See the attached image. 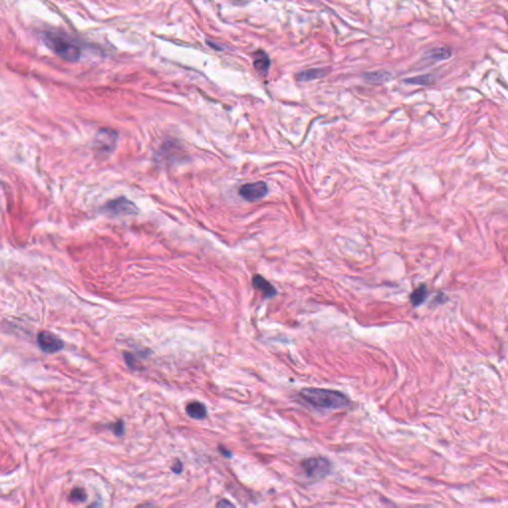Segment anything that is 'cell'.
<instances>
[{"mask_svg":"<svg viewBox=\"0 0 508 508\" xmlns=\"http://www.w3.org/2000/svg\"><path fill=\"white\" fill-rule=\"evenodd\" d=\"M300 396L306 403L320 410H341L350 405L349 398L337 390L304 388Z\"/></svg>","mask_w":508,"mask_h":508,"instance_id":"6da1fadb","label":"cell"},{"mask_svg":"<svg viewBox=\"0 0 508 508\" xmlns=\"http://www.w3.org/2000/svg\"><path fill=\"white\" fill-rule=\"evenodd\" d=\"M44 42L57 56L68 62H77L80 58V47L71 37L62 32H46Z\"/></svg>","mask_w":508,"mask_h":508,"instance_id":"7a4b0ae2","label":"cell"},{"mask_svg":"<svg viewBox=\"0 0 508 508\" xmlns=\"http://www.w3.org/2000/svg\"><path fill=\"white\" fill-rule=\"evenodd\" d=\"M331 463L325 458H310L304 460L302 463V469L306 473L308 478L314 480H321L327 477L331 472Z\"/></svg>","mask_w":508,"mask_h":508,"instance_id":"3957f363","label":"cell"},{"mask_svg":"<svg viewBox=\"0 0 508 508\" xmlns=\"http://www.w3.org/2000/svg\"><path fill=\"white\" fill-rule=\"evenodd\" d=\"M117 142V134L114 130L110 128L100 129L95 135L93 147L96 151L107 154L111 153L116 146Z\"/></svg>","mask_w":508,"mask_h":508,"instance_id":"277c9868","label":"cell"},{"mask_svg":"<svg viewBox=\"0 0 508 508\" xmlns=\"http://www.w3.org/2000/svg\"><path fill=\"white\" fill-rule=\"evenodd\" d=\"M268 194V187L264 182H255L245 184L240 187L239 195L248 202H257L262 200Z\"/></svg>","mask_w":508,"mask_h":508,"instance_id":"5b68a950","label":"cell"},{"mask_svg":"<svg viewBox=\"0 0 508 508\" xmlns=\"http://www.w3.org/2000/svg\"><path fill=\"white\" fill-rule=\"evenodd\" d=\"M37 343L42 352L46 354H55L63 350L64 343L57 336L50 332H40L37 336Z\"/></svg>","mask_w":508,"mask_h":508,"instance_id":"8992f818","label":"cell"},{"mask_svg":"<svg viewBox=\"0 0 508 508\" xmlns=\"http://www.w3.org/2000/svg\"><path fill=\"white\" fill-rule=\"evenodd\" d=\"M105 212L116 216H126V215H134L136 213V207L134 204L125 198H120L108 202L104 207Z\"/></svg>","mask_w":508,"mask_h":508,"instance_id":"52a82bcc","label":"cell"},{"mask_svg":"<svg viewBox=\"0 0 508 508\" xmlns=\"http://www.w3.org/2000/svg\"><path fill=\"white\" fill-rule=\"evenodd\" d=\"M252 283H253V286L255 289L262 292L264 294V296L267 298L274 297L277 294V291L275 289V287L261 275H258V274L255 275L253 277Z\"/></svg>","mask_w":508,"mask_h":508,"instance_id":"ba28073f","label":"cell"},{"mask_svg":"<svg viewBox=\"0 0 508 508\" xmlns=\"http://www.w3.org/2000/svg\"><path fill=\"white\" fill-rule=\"evenodd\" d=\"M186 412L191 418L196 420H203L208 415L207 407L203 403L198 401L189 403L186 407Z\"/></svg>","mask_w":508,"mask_h":508,"instance_id":"9c48e42d","label":"cell"},{"mask_svg":"<svg viewBox=\"0 0 508 508\" xmlns=\"http://www.w3.org/2000/svg\"><path fill=\"white\" fill-rule=\"evenodd\" d=\"M253 66L257 73L263 76H266L268 71H269V68H270V60L264 52L259 51L256 53V55L254 57Z\"/></svg>","mask_w":508,"mask_h":508,"instance_id":"30bf717a","label":"cell"},{"mask_svg":"<svg viewBox=\"0 0 508 508\" xmlns=\"http://www.w3.org/2000/svg\"><path fill=\"white\" fill-rule=\"evenodd\" d=\"M328 73H329V70L324 69V68L309 69V70H306V71H303V72L298 73L297 79L299 81H310V80L322 78L325 75H327Z\"/></svg>","mask_w":508,"mask_h":508,"instance_id":"8fae6325","label":"cell"},{"mask_svg":"<svg viewBox=\"0 0 508 508\" xmlns=\"http://www.w3.org/2000/svg\"><path fill=\"white\" fill-rule=\"evenodd\" d=\"M427 297H428L427 287L425 285H421L416 290L413 291V293L410 296V301L415 307H418L424 303Z\"/></svg>","mask_w":508,"mask_h":508,"instance_id":"7c38bea8","label":"cell"},{"mask_svg":"<svg viewBox=\"0 0 508 508\" xmlns=\"http://www.w3.org/2000/svg\"><path fill=\"white\" fill-rule=\"evenodd\" d=\"M391 77V74L388 72H374V73H366L364 78L371 83H381L388 80Z\"/></svg>","mask_w":508,"mask_h":508,"instance_id":"4fadbf2b","label":"cell"},{"mask_svg":"<svg viewBox=\"0 0 508 508\" xmlns=\"http://www.w3.org/2000/svg\"><path fill=\"white\" fill-rule=\"evenodd\" d=\"M428 55H429V58L433 59L434 61H442V60L449 59L451 57L452 53L448 49L441 48V49H435V50L431 51Z\"/></svg>","mask_w":508,"mask_h":508,"instance_id":"5bb4252c","label":"cell"},{"mask_svg":"<svg viewBox=\"0 0 508 508\" xmlns=\"http://www.w3.org/2000/svg\"><path fill=\"white\" fill-rule=\"evenodd\" d=\"M433 81H434V77L431 74H425V75H420V76H416V77H412V78L406 79V82H408V83L421 84V85L431 84Z\"/></svg>","mask_w":508,"mask_h":508,"instance_id":"9a60e30c","label":"cell"},{"mask_svg":"<svg viewBox=\"0 0 508 508\" xmlns=\"http://www.w3.org/2000/svg\"><path fill=\"white\" fill-rule=\"evenodd\" d=\"M71 499L73 502H80L83 503L86 500V495L82 489H73L71 492Z\"/></svg>","mask_w":508,"mask_h":508,"instance_id":"2e32d148","label":"cell"},{"mask_svg":"<svg viewBox=\"0 0 508 508\" xmlns=\"http://www.w3.org/2000/svg\"><path fill=\"white\" fill-rule=\"evenodd\" d=\"M112 428H113L112 431L117 437H121L124 434V423L121 420L118 421L116 424L112 425Z\"/></svg>","mask_w":508,"mask_h":508,"instance_id":"e0dca14e","label":"cell"},{"mask_svg":"<svg viewBox=\"0 0 508 508\" xmlns=\"http://www.w3.org/2000/svg\"><path fill=\"white\" fill-rule=\"evenodd\" d=\"M124 357H125V358H124V359H125V362H126L127 365H128L129 367H131V368H133V369H138V367H137V365H136V364H137V362H136V360L133 358V356H131V355H130V354H128V353H127V354L125 353V354H124Z\"/></svg>","mask_w":508,"mask_h":508,"instance_id":"ac0fdd59","label":"cell"},{"mask_svg":"<svg viewBox=\"0 0 508 508\" xmlns=\"http://www.w3.org/2000/svg\"><path fill=\"white\" fill-rule=\"evenodd\" d=\"M172 471H173L174 473H176V474H181V473H182V471H183V465H182V463H181V462H179V461H177V462L174 464V466H172Z\"/></svg>","mask_w":508,"mask_h":508,"instance_id":"d6986e66","label":"cell"},{"mask_svg":"<svg viewBox=\"0 0 508 508\" xmlns=\"http://www.w3.org/2000/svg\"><path fill=\"white\" fill-rule=\"evenodd\" d=\"M224 507H233V505H232V504H230L229 502L225 501V500H223V501H221L220 503H218V508H224Z\"/></svg>","mask_w":508,"mask_h":508,"instance_id":"ffe728a7","label":"cell"},{"mask_svg":"<svg viewBox=\"0 0 508 508\" xmlns=\"http://www.w3.org/2000/svg\"><path fill=\"white\" fill-rule=\"evenodd\" d=\"M219 451H220V452H221V454H222V455H223V456H225V457H227V458H230V457H231V454H229V453H230V452H228V451H226V450H224V449H223V448H221V447H219Z\"/></svg>","mask_w":508,"mask_h":508,"instance_id":"44dd1931","label":"cell"}]
</instances>
